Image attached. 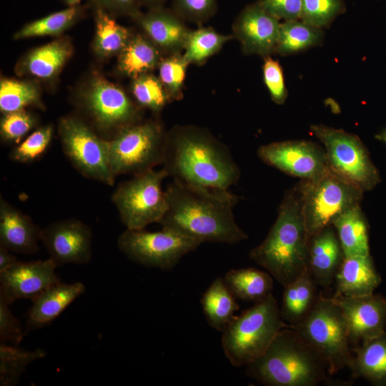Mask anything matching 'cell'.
Returning a JSON list of instances; mask_svg holds the SVG:
<instances>
[{"label":"cell","instance_id":"6da1fadb","mask_svg":"<svg viewBox=\"0 0 386 386\" xmlns=\"http://www.w3.org/2000/svg\"><path fill=\"white\" fill-rule=\"evenodd\" d=\"M167 212L162 228L201 243L234 244L248 235L237 224L233 209L239 196L229 189L209 188L172 179L164 189Z\"/></svg>","mask_w":386,"mask_h":386},{"label":"cell","instance_id":"7a4b0ae2","mask_svg":"<svg viewBox=\"0 0 386 386\" xmlns=\"http://www.w3.org/2000/svg\"><path fill=\"white\" fill-rule=\"evenodd\" d=\"M163 168L174 180L229 189L241 175L228 147L209 132L192 126L167 134Z\"/></svg>","mask_w":386,"mask_h":386},{"label":"cell","instance_id":"3957f363","mask_svg":"<svg viewBox=\"0 0 386 386\" xmlns=\"http://www.w3.org/2000/svg\"><path fill=\"white\" fill-rule=\"evenodd\" d=\"M309 243L298 182L284 194L267 237L249 257L284 287L309 271Z\"/></svg>","mask_w":386,"mask_h":386},{"label":"cell","instance_id":"277c9868","mask_svg":"<svg viewBox=\"0 0 386 386\" xmlns=\"http://www.w3.org/2000/svg\"><path fill=\"white\" fill-rule=\"evenodd\" d=\"M245 367L248 377L267 386H315L330 375L323 359L290 326Z\"/></svg>","mask_w":386,"mask_h":386},{"label":"cell","instance_id":"5b68a950","mask_svg":"<svg viewBox=\"0 0 386 386\" xmlns=\"http://www.w3.org/2000/svg\"><path fill=\"white\" fill-rule=\"evenodd\" d=\"M288 326L272 293L234 316L222 332L224 354L234 367L246 366L262 355Z\"/></svg>","mask_w":386,"mask_h":386},{"label":"cell","instance_id":"8992f818","mask_svg":"<svg viewBox=\"0 0 386 386\" xmlns=\"http://www.w3.org/2000/svg\"><path fill=\"white\" fill-rule=\"evenodd\" d=\"M291 327L323 359L330 375L349 367L352 352L347 323L332 297L319 295L307 316Z\"/></svg>","mask_w":386,"mask_h":386},{"label":"cell","instance_id":"52a82bcc","mask_svg":"<svg viewBox=\"0 0 386 386\" xmlns=\"http://www.w3.org/2000/svg\"><path fill=\"white\" fill-rule=\"evenodd\" d=\"M109 142L110 167L115 177L134 176L163 164L167 134L157 121H139L129 125Z\"/></svg>","mask_w":386,"mask_h":386},{"label":"cell","instance_id":"ba28073f","mask_svg":"<svg viewBox=\"0 0 386 386\" xmlns=\"http://www.w3.org/2000/svg\"><path fill=\"white\" fill-rule=\"evenodd\" d=\"M302 208L310 239L348 209L360 205L363 192L330 169L310 180H300Z\"/></svg>","mask_w":386,"mask_h":386},{"label":"cell","instance_id":"9c48e42d","mask_svg":"<svg viewBox=\"0 0 386 386\" xmlns=\"http://www.w3.org/2000/svg\"><path fill=\"white\" fill-rule=\"evenodd\" d=\"M58 135L64 154L82 176L113 186L115 177L109 161V142L89 123L75 115L60 118Z\"/></svg>","mask_w":386,"mask_h":386},{"label":"cell","instance_id":"30bf717a","mask_svg":"<svg viewBox=\"0 0 386 386\" xmlns=\"http://www.w3.org/2000/svg\"><path fill=\"white\" fill-rule=\"evenodd\" d=\"M168 177L164 168L134 175L122 182L112 195L122 224L129 229H145L159 223L164 217L167 201L162 182Z\"/></svg>","mask_w":386,"mask_h":386},{"label":"cell","instance_id":"8fae6325","mask_svg":"<svg viewBox=\"0 0 386 386\" xmlns=\"http://www.w3.org/2000/svg\"><path fill=\"white\" fill-rule=\"evenodd\" d=\"M322 144L330 169L363 192L373 189L380 176L367 149L355 135L323 124L311 126Z\"/></svg>","mask_w":386,"mask_h":386},{"label":"cell","instance_id":"7c38bea8","mask_svg":"<svg viewBox=\"0 0 386 386\" xmlns=\"http://www.w3.org/2000/svg\"><path fill=\"white\" fill-rule=\"evenodd\" d=\"M91 127L107 139L139 122V109L119 86L102 76L91 79L78 99Z\"/></svg>","mask_w":386,"mask_h":386},{"label":"cell","instance_id":"4fadbf2b","mask_svg":"<svg viewBox=\"0 0 386 386\" xmlns=\"http://www.w3.org/2000/svg\"><path fill=\"white\" fill-rule=\"evenodd\" d=\"M202 243L171 229L150 232L126 229L117 239V246L131 260L148 267L172 269Z\"/></svg>","mask_w":386,"mask_h":386},{"label":"cell","instance_id":"5bb4252c","mask_svg":"<svg viewBox=\"0 0 386 386\" xmlns=\"http://www.w3.org/2000/svg\"><path fill=\"white\" fill-rule=\"evenodd\" d=\"M257 156L265 164L300 180L315 179L329 169L324 148L307 140H287L262 145Z\"/></svg>","mask_w":386,"mask_h":386},{"label":"cell","instance_id":"9a60e30c","mask_svg":"<svg viewBox=\"0 0 386 386\" xmlns=\"http://www.w3.org/2000/svg\"><path fill=\"white\" fill-rule=\"evenodd\" d=\"M41 242L57 267L87 264L91 259L92 232L79 219H66L49 224L41 229Z\"/></svg>","mask_w":386,"mask_h":386},{"label":"cell","instance_id":"2e32d148","mask_svg":"<svg viewBox=\"0 0 386 386\" xmlns=\"http://www.w3.org/2000/svg\"><path fill=\"white\" fill-rule=\"evenodd\" d=\"M332 298L342 312L350 343L358 346L385 332L386 298L382 295H334Z\"/></svg>","mask_w":386,"mask_h":386},{"label":"cell","instance_id":"e0dca14e","mask_svg":"<svg viewBox=\"0 0 386 386\" xmlns=\"http://www.w3.org/2000/svg\"><path fill=\"white\" fill-rule=\"evenodd\" d=\"M51 258L18 261L0 272V297L9 305L19 299L31 300L48 287L61 282Z\"/></svg>","mask_w":386,"mask_h":386},{"label":"cell","instance_id":"ac0fdd59","mask_svg":"<svg viewBox=\"0 0 386 386\" xmlns=\"http://www.w3.org/2000/svg\"><path fill=\"white\" fill-rule=\"evenodd\" d=\"M280 22L257 2L246 6L237 17L233 29L244 52L268 56L275 53Z\"/></svg>","mask_w":386,"mask_h":386},{"label":"cell","instance_id":"d6986e66","mask_svg":"<svg viewBox=\"0 0 386 386\" xmlns=\"http://www.w3.org/2000/svg\"><path fill=\"white\" fill-rule=\"evenodd\" d=\"M41 231L29 216L0 197V246L13 253H36Z\"/></svg>","mask_w":386,"mask_h":386},{"label":"cell","instance_id":"ffe728a7","mask_svg":"<svg viewBox=\"0 0 386 386\" xmlns=\"http://www.w3.org/2000/svg\"><path fill=\"white\" fill-rule=\"evenodd\" d=\"M344 258L332 225L325 227L310 239L308 270L317 286L325 288L335 282Z\"/></svg>","mask_w":386,"mask_h":386},{"label":"cell","instance_id":"44dd1931","mask_svg":"<svg viewBox=\"0 0 386 386\" xmlns=\"http://www.w3.org/2000/svg\"><path fill=\"white\" fill-rule=\"evenodd\" d=\"M84 292L85 286L80 282H61L41 292L31 300L26 315V333L51 323Z\"/></svg>","mask_w":386,"mask_h":386},{"label":"cell","instance_id":"7402d4cb","mask_svg":"<svg viewBox=\"0 0 386 386\" xmlns=\"http://www.w3.org/2000/svg\"><path fill=\"white\" fill-rule=\"evenodd\" d=\"M133 18L158 48L172 52L184 49L190 31L175 12L160 6L139 11Z\"/></svg>","mask_w":386,"mask_h":386},{"label":"cell","instance_id":"603a6c76","mask_svg":"<svg viewBox=\"0 0 386 386\" xmlns=\"http://www.w3.org/2000/svg\"><path fill=\"white\" fill-rule=\"evenodd\" d=\"M335 295L361 297L373 294L382 282L371 254L345 257L335 279Z\"/></svg>","mask_w":386,"mask_h":386},{"label":"cell","instance_id":"cb8c5ba5","mask_svg":"<svg viewBox=\"0 0 386 386\" xmlns=\"http://www.w3.org/2000/svg\"><path fill=\"white\" fill-rule=\"evenodd\" d=\"M352 352L349 367L353 377L375 386H386V332L356 346Z\"/></svg>","mask_w":386,"mask_h":386},{"label":"cell","instance_id":"d4e9b609","mask_svg":"<svg viewBox=\"0 0 386 386\" xmlns=\"http://www.w3.org/2000/svg\"><path fill=\"white\" fill-rule=\"evenodd\" d=\"M72 45L66 39H59L29 51L21 60L19 74L42 79L55 76L72 54Z\"/></svg>","mask_w":386,"mask_h":386},{"label":"cell","instance_id":"484cf974","mask_svg":"<svg viewBox=\"0 0 386 386\" xmlns=\"http://www.w3.org/2000/svg\"><path fill=\"white\" fill-rule=\"evenodd\" d=\"M332 225L336 230L345 257L370 254L368 225L360 205L339 215Z\"/></svg>","mask_w":386,"mask_h":386},{"label":"cell","instance_id":"4316f807","mask_svg":"<svg viewBox=\"0 0 386 386\" xmlns=\"http://www.w3.org/2000/svg\"><path fill=\"white\" fill-rule=\"evenodd\" d=\"M317 284L309 271L284 288L280 313L283 320L292 327L302 321L315 305Z\"/></svg>","mask_w":386,"mask_h":386},{"label":"cell","instance_id":"83f0119b","mask_svg":"<svg viewBox=\"0 0 386 386\" xmlns=\"http://www.w3.org/2000/svg\"><path fill=\"white\" fill-rule=\"evenodd\" d=\"M235 298L221 277L216 278L204 292L201 305L207 322L212 328L222 332L231 322L239 307Z\"/></svg>","mask_w":386,"mask_h":386},{"label":"cell","instance_id":"f1b7e54d","mask_svg":"<svg viewBox=\"0 0 386 386\" xmlns=\"http://www.w3.org/2000/svg\"><path fill=\"white\" fill-rule=\"evenodd\" d=\"M159 48L149 39L141 35L132 36L118 55L119 69L135 79L148 74L161 61Z\"/></svg>","mask_w":386,"mask_h":386},{"label":"cell","instance_id":"f546056e","mask_svg":"<svg viewBox=\"0 0 386 386\" xmlns=\"http://www.w3.org/2000/svg\"><path fill=\"white\" fill-rule=\"evenodd\" d=\"M224 281L236 298L257 302L272 294V276L254 267L231 269Z\"/></svg>","mask_w":386,"mask_h":386},{"label":"cell","instance_id":"4dcf8cb0","mask_svg":"<svg viewBox=\"0 0 386 386\" xmlns=\"http://www.w3.org/2000/svg\"><path fill=\"white\" fill-rule=\"evenodd\" d=\"M94 20L93 48L95 53L102 58L119 55L132 38L129 30L100 8H95Z\"/></svg>","mask_w":386,"mask_h":386},{"label":"cell","instance_id":"1f68e13d","mask_svg":"<svg viewBox=\"0 0 386 386\" xmlns=\"http://www.w3.org/2000/svg\"><path fill=\"white\" fill-rule=\"evenodd\" d=\"M84 12L80 5L68 6L24 26L14 36V39L35 36H59L79 20Z\"/></svg>","mask_w":386,"mask_h":386},{"label":"cell","instance_id":"d6a6232c","mask_svg":"<svg viewBox=\"0 0 386 386\" xmlns=\"http://www.w3.org/2000/svg\"><path fill=\"white\" fill-rule=\"evenodd\" d=\"M323 34L321 29L308 25L301 20L280 23L275 53L292 54L320 44Z\"/></svg>","mask_w":386,"mask_h":386},{"label":"cell","instance_id":"836d02e7","mask_svg":"<svg viewBox=\"0 0 386 386\" xmlns=\"http://www.w3.org/2000/svg\"><path fill=\"white\" fill-rule=\"evenodd\" d=\"M46 355L44 350H28L19 345L0 343V385H16L26 367Z\"/></svg>","mask_w":386,"mask_h":386},{"label":"cell","instance_id":"e575fe53","mask_svg":"<svg viewBox=\"0 0 386 386\" xmlns=\"http://www.w3.org/2000/svg\"><path fill=\"white\" fill-rule=\"evenodd\" d=\"M30 106L42 107L36 86L25 81L2 79L0 83V111L2 114L26 109Z\"/></svg>","mask_w":386,"mask_h":386},{"label":"cell","instance_id":"d590c367","mask_svg":"<svg viewBox=\"0 0 386 386\" xmlns=\"http://www.w3.org/2000/svg\"><path fill=\"white\" fill-rule=\"evenodd\" d=\"M232 36L219 34L211 28L190 31L184 46L183 56L190 63L199 64L217 52Z\"/></svg>","mask_w":386,"mask_h":386},{"label":"cell","instance_id":"8d00e7d4","mask_svg":"<svg viewBox=\"0 0 386 386\" xmlns=\"http://www.w3.org/2000/svg\"><path fill=\"white\" fill-rule=\"evenodd\" d=\"M132 92L139 106L154 112L162 110L170 98L160 79L149 74L133 79Z\"/></svg>","mask_w":386,"mask_h":386},{"label":"cell","instance_id":"74e56055","mask_svg":"<svg viewBox=\"0 0 386 386\" xmlns=\"http://www.w3.org/2000/svg\"><path fill=\"white\" fill-rule=\"evenodd\" d=\"M54 136V127L46 124L36 128L9 152V159L19 163H30L43 156Z\"/></svg>","mask_w":386,"mask_h":386},{"label":"cell","instance_id":"f35d334b","mask_svg":"<svg viewBox=\"0 0 386 386\" xmlns=\"http://www.w3.org/2000/svg\"><path fill=\"white\" fill-rule=\"evenodd\" d=\"M37 123L36 117L26 109L4 113L0 120L1 138L5 143L18 144Z\"/></svg>","mask_w":386,"mask_h":386},{"label":"cell","instance_id":"ab89813d","mask_svg":"<svg viewBox=\"0 0 386 386\" xmlns=\"http://www.w3.org/2000/svg\"><path fill=\"white\" fill-rule=\"evenodd\" d=\"M344 10L342 0H302L300 20L322 29L330 25Z\"/></svg>","mask_w":386,"mask_h":386},{"label":"cell","instance_id":"60d3db41","mask_svg":"<svg viewBox=\"0 0 386 386\" xmlns=\"http://www.w3.org/2000/svg\"><path fill=\"white\" fill-rule=\"evenodd\" d=\"M189 64L183 55L178 54L161 60L159 79L170 97L175 99L180 96Z\"/></svg>","mask_w":386,"mask_h":386},{"label":"cell","instance_id":"b9f144b4","mask_svg":"<svg viewBox=\"0 0 386 386\" xmlns=\"http://www.w3.org/2000/svg\"><path fill=\"white\" fill-rule=\"evenodd\" d=\"M263 76L271 98L277 104H282L287 96L282 69L279 64L267 56L263 64Z\"/></svg>","mask_w":386,"mask_h":386},{"label":"cell","instance_id":"7bdbcfd3","mask_svg":"<svg viewBox=\"0 0 386 386\" xmlns=\"http://www.w3.org/2000/svg\"><path fill=\"white\" fill-rule=\"evenodd\" d=\"M9 305L0 297V341L19 345L26 333L20 321L11 312Z\"/></svg>","mask_w":386,"mask_h":386},{"label":"cell","instance_id":"ee69618b","mask_svg":"<svg viewBox=\"0 0 386 386\" xmlns=\"http://www.w3.org/2000/svg\"><path fill=\"white\" fill-rule=\"evenodd\" d=\"M217 0H173L174 12L192 21H203L215 11Z\"/></svg>","mask_w":386,"mask_h":386},{"label":"cell","instance_id":"f6af8a7d","mask_svg":"<svg viewBox=\"0 0 386 386\" xmlns=\"http://www.w3.org/2000/svg\"><path fill=\"white\" fill-rule=\"evenodd\" d=\"M257 3L279 21L300 20L302 0H258Z\"/></svg>","mask_w":386,"mask_h":386},{"label":"cell","instance_id":"bcb514c9","mask_svg":"<svg viewBox=\"0 0 386 386\" xmlns=\"http://www.w3.org/2000/svg\"><path fill=\"white\" fill-rule=\"evenodd\" d=\"M95 8L108 13L135 16L139 12V0H91Z\"/></svg>","mask_w":386,"mask_h":386},{"label":"cell","instance_id":"7dc6e473","mask_svg":"<svg viewBox=\"0 0 386 386\" xmlns=\"http://www.w3.org/2000/svg\"><path fill=\"white\" fill-rule=\"evenodd\" d=\"M18 261L17 258L12 254V252L0 246V272L9 268Z\"/></svg>","mask_w":386,"mask_h":386},{"label":"cell","instance_id":"c3c4849f","mask_svg":"<svg viewBox=\"0 0 386 386\" xmlns=\"http://www.w3.org/2000/svg\"><path fill=\"white\" fill-rule=\"evenodd\" d=\"M139 4H143L150 9L160 7L164 0H139Z\"/></svg>","mask_w":386,"mask_h":386},{"label":"cell","instance_id":"681fc988","mask_svg":"<svg viewBox=\"0 0 386 386\" xmlns=\"http://www.w3.org/2000/svg\"><path fill=\"white\" fill-rule=\"evenodd\" d=\"M64 1L68 6H74L79 5L81 0H61Z\"/></svg>","mask_w":386,"mask_h":386},{"label":"cell","instance_id":"f907efd6","mask_svg":"<svg viewBox=\"0 0 386 386\" xmlns=\"http://www.w3.org/2000/svg\"><path fill=\"white\" fill-rule=\"evenodd\" d=\"M377 137L386 143V129L379 134Z\"/></svg>","mask_w":386,"mask_h":386}]
</instances>
